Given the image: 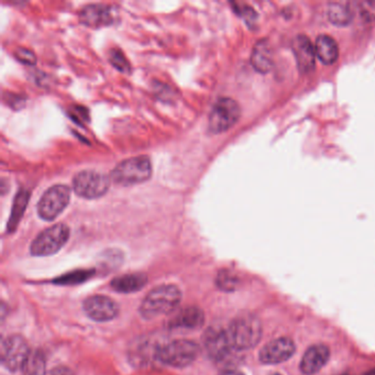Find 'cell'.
<instances>
[{
    "label": "cell",
    "mask_w": 375,
    "mask_h": 375,
    "mask_svg": "<svg viewBox=\"0 0 375 375\" xmlns=\"http://www.w3.org/2000/svg\"><path fill=\"white\" fill-rule=\"evenodd\" d=\"M147 283V276L143 273H129V274L114 278L110 285L116 292L129 294V293L138 292L143 289Z\"/></svg>",
    "instance_id": "cell-19"
},
{
    "label": "cell",
    "mask_w": 375,
    "mask_h": 375,
    "mask_svg": "<svg viewBox=\"0 0 375 375\" xmlns=\"http://www.w3.org/2000/svg\"><path fill=\"white\" fill-rule=\"evenodd\" d=\"M156 358L169 367H185L197 359L200 348L192 340L178 339L156 348Z\"/></svg>",
    "instance_id": "cell-3"
},
{
    "label": "cell",
    "mask_w": 375,
    "mask_h": 375,
    "mask_svg": "<svg viewBox=\"0 0 375 375\" xmlns=\"http://www.w3.org/2000/svg\"><path fill=\"white\" fill-rule=\"evenodd\" d=\"M315 51L317 58L326 65L334 64L339 58V47L336 40L327 34H322L317 38Z\"/></svg>",
    "instance_id": "cell-18"
},
{
    "label": "cell",
    "mask_w": 375,
    "mask_h": 375,
    "mask_svg": "<svg viewBox=\"0 0 375 375\" xmlns=\"http://www.w3.org/2000/svg\"><path fill=\"white\" fill-rule=\"evenodd\" d=\"M296 351L295 342L287 337L271 340L258 352V360L263 364H278L287 362Z\"/></svg>",
    "instance_id": "cell-11"
},
{
    "label": "cell",
    "mask_w": 375,
    "mask_h": 375,
    "mask_svg": "<svg viewBox=\"0 0 375 375\" xmlns=\"http://www.w3.org/2000/svg\"><path fill=\"white\" fill-rule=\"evenodd\" d=\"M251 65L256 72L267 74L273 67V51L267 39L258 40L251 53Z\"/></svg>",
    "instance_id": "cell-17"
},
{
    "label": "cell",
    "mask_w": 375,
    "mask_h": 375,
    "mask_svg": "<svg viewBox=\"0 0 375 375\" xmlns=\"http://www.w3.org/2000/svg\"><path fill=\"white\" fill-rule=\"evenodd\" d=\"M330 359V349L324 343H316L305 351L300 362V372L314 375L325 367Z\"/></svg>",
    "instance_id": "cell-13"
},
{
    "label": "cell",
    "mask_w": 375,
    "mask_h": 375,
    "mask_svg": "<svg viewBox=\"0 0 375 375\" xmlns=\"http://www.w3.org/2000/svg\"><path fill=\"white\" fill-rule=\"evenodd\" d=\"M292 49L300 73L309 74L313 72L316 66V51L309 36L298 34L293 40Z\"/></svg>",
    "instance_id": "cell-14"
},
{
    "label": "cell",
    "mask_w": 375,
    "mask_h": 375,
    "mask_svg": "<svg viewBox=\"0 0 375 375\" xmlns=\"http://www.w3.org/2000/svg\"><path fill=\"white\" fill-rule=\"evenodd\" d=\"M71 199V189L66 185H54L47 189L38 203V215L47 221H52L64 211Z\"/></svg>",
    "instance_id": "cell-8"
},
{
    "label": "cell",
    "mask_w": 375,
    "mask_h": 375,
    "mask_svg": "<svg viewBox=\"0 0 375 375\" xmlns=\"http://www.w3.org/2000/svg\"><path fill=\"white\" fill-rule=\"evenodd\" d=\"M360 14L365 21H372L375 19V3L372 1H362L359 3Z\"/></svg>",
    "instance_id": "cell-25"
},
{
    "label": "cell",
    "mask_w": 375,
    "mask_h": 375,
    "mask_svg": "<svg viewBox=\"0 0 375 375\" xmlns=\"http://www.w3.org/2000/svg\"><path fill=\"white\" fill-rule=\"evenodd\" d=\"M70 239V228L65 223H56L42 231L32 241L30 252L34 256H49L59 252Z\"/></svg>",
    "instance_id": "cell-5"
},
{
    "label": "cell",
    "mask_w": 375,
    "mask_h": 375,
    "mask_svg": "<svg viewBox=\"0 0 375 375\" xmlns=\"http://www.w3.org/2000/svg\"><path fill=\"white\" fill-rule=\"evenodd\" d=\"M47 369L45 356L42 351H31L23 367V375H45Z\"/></svg>",
    "instance_id": "cell-21"
},
{
    "label": "cell",
    "mask_w": 375,
    "mask_h": 375,
    "mask_svg": "<svg viewBox=\"0 0 375 375\" xmlns=\"http://www.w3.org/2000/svg\"><path fill=\"white\" fill-rule=\"evenodd\" d=\"M219 375H245L239 371H234V370H230V371H226V372L221 373Z\"/></svg>",
    "instance_id": "cell-29"
},
{
    "label": "cell",
    "mask_w": 375,
    "mask_h": 375,
    "mask_svg": "<svg viewBox=\"0 0 375 375\" xmlns=\"http://www.w3.org/2000/svg\"><path fill=\"white\" fill-rule=\"evenodd\" d=\"M204 346L208 356L216 361H223L234 352L225 329L209 328L204 335Z\"/></svg>",
    "instance_id": "cell-12"
},
{
    "label": "cell",
    "mask_w": 375,
    "mask_h": 375,
    "mask_svg": "<svg viewBox=\"0 0 375 375\" xmlns=\"http://www.w3.org/2000/svg\"><path fill=\"white\" fill-rule=\"evenodd\" d=\"M240 116L241 109L236 100L229 97L220 98L209 114V131L215 134H223L239 121Z\"/></svg>",
    "instance_id": "cell-7"
},
{
    "label": "cell",
    "mask_w": 375,
    "mask_h": 375,
    "mask_svg": "<svg viewBox=\"0 0 375 375\" xmlns=\"http://www.w3.org/2000/svg\"><path fill=\"white\" fill-rule=\"evenodd\" d=\"M205 323V314L202 309L195 306H189L180 311L171 320L172 328L187 329V330H197L203 327Z\"/></svg>",
    "instance_id": "cell-16"
},
{
    "label": "cell",
    "mask_w": 375,
    "mask_h": 375,
    "mask_svg": "<svg viewBox=\"0 0 375 375\" xmlns=\"http://www.w3.org/2000/svg\"><path fill=\"white\" fill-rule=\"evenodd\" d=\"M229 342L234 351H247L253 349L261 341L262 324L252 315L240 316L226 329Z\"/></svg>",
    "instance_id": "cell-2"
},
{
    "label": "cell",
    "mask_w": 375,
    "mask_h": 375,
    "mask_svg": "<svg viewBox=\"0 0 375 375\" xmlns=\"http://www.w3.org/2000/svg\"><path fill=\"white\" fill-rule=\"evenodd\" d=\"M109 61L114 65L117 70L120 72L127 73L130 71V64H129L128 60L125 59V56H123V53L118 49H112L109 52Z\"/></svg>",
    "instance_id": "cell-24"
},
{
    "label": "cell",
    "mask_w": 375,
    "mask_h": 375,
    "mask_svg": "<svg viewBox=\"0 0 375 375\" xmlns=\"http://www.w3.org/2000/svg\"><path fill=\"white\" fill-rule=\"evenodd\" d=\"M80 21L89 28H101L114 23L112 9L106 5H88L80 12Z\"/></svg>",
    "instance_id": "cell-15"
},
{
    "label": "cell",
    "mask_w": 375,
    "mask_h": 375,
    "mask_svg": "<svg viewBox=\"0 0 375 375\" xmlns=\"http://www.w3.org/2000/svg\"><path fill=\"white\" fill-rule=\"evenodd\" d=\"M271 375H282V374H280V373H273V374H271Z\"/></svg>",
    "instance_id": "cell-30"
},
{
    "label": "cell",
    "mask_w": 375,
    "mask_h": 375,
    "mask_svg": "<svg viewBox=\"0 0 375 375\" xmlns=\"http://www.w3.org/2000/svg\"><path fill=\"white\" fill-rule=\"evenodd\" d=\"M85 314L98 323H105L114 319L119 314V306L112 298L104 295H94L84 300Z\"/></svg>",
    "instance_id": "cell-10"
},
{
    "label": "cell",
    "mask_w": 375,
    "mask_h": 375,
    "mask_svg": "<svg viewBox=\"0 0 375 375\" xmlns=\"http://www.w3.org/2000/svg\"><path fill=\"white\" fill-rule=\"evenodd\" d=\"M29 196L30 195L25 191H20L18 193L16 199H14L12 217H10V221L8 223V230L9 228L14 230V227L19 223L20 218L23 217V211H25V207L28 206Z\"/></svg>",
    "instance_id": "cell-22"
},
{
    "label": "cell",
    "mask_w": 375,
    "mask_h": 375,
    "mask_svg": "<svg viewBox=\"0 0 375 375\" xmlns=\"http://www.w3.org/2000/svg\"><path fill=\"white\" fill-rule=\"evenodd\" d=\"M152 176V165L147 156H136L120 162L110 173V178L121 186L145 183Z\"/></svg>",
    "instance_id": "cell-4"
},
{
    "label": "cell",
    "mask_w": 375,
    "mask_h": 375,
    "mask_svg": "<svg viewBox=\"0 0 375 375\" xmlns=\"http://www.w3.org/2000/svg\"><path fill=\"white\" fill-rule=\"evenodd\" d=\"M182 300L181 289L176 285H160L154 287L142 300L140 316L151 320L171 314L178 309Z\"/></svg>",
    "instance_id": "cell-1"
},
{
    "label": "cell",
    "mask_w": 375,
    "mask_h": 375,
    "mask_svg": "<svg viewBox=\"0 0 375 375\" xmlns=\"http://www.w3.org/2000/svg\"><path fill=\"white\" fill-rule=\"evenodd\" d=\"M327 17L336 25H347L352 21V9L347 3H331L327 9Z\"/></svg>",
    "instance_id": "cell-20"
},
{
    "label": "cell",
    "mask_w": 375,
    "mask_h": 375,
    "mask_svg": "<svg viewBox=\"0 0 375 375\" xmlns=\"http://www.w3.org/2000/svg\"><path fill=\"white\" fill-rule=\"evenodd\" d=\"M28 342L25 338L14 335L1 343V363L12 372L23 370L27 359L30 356Z\"/></svg>",
    "instance_id": "cell-9"
},
{
    "label": "cell",
    "mask_w": 375,
    "mask_h": 375,
    "mask_svg": "<svg viewBox=\"0 0 375 375\" xmlns=\"http://www.w3.org/2000/svg\"><path fill=\"white\" fill-rule=\"evenodd\" d=\"M16 56H17V59L19 60V61L25 63V64L32 65L34 64L36 61L34 53L31 52V51L25 50V49H19V50L17 51V53H16Z\"/></svg>",
    "instance_id": "cell-27"
},
{
    "label": "cell",
    "mask_w": 375,
    "mask_h": 375,
    "mask_svg": "<svg viewBox=\"0 0 375 375\" xmlns=\"http://www.w3.org/2000/svg\"><path fill=\"white\" fill-rule=\"evenodd\" d=\"M50 375H75L72 370L66 367H58L53 370Z\"/></svg>",
    "instance_id": "cell-28"
},
{
    "label": "cell",
    "mask_w": 375,
    "mask_h": 375,
    "mask_svg": "<svg viewBox=\"0 0 375 375\" xmlns=\"http://www.w3.org/2000/svg\"><path fill=\"white\" fill-rule=\"evenodd\" d=\"M112 183L110 176L97 171H82L73 178V189L80 197L96 199L108 192Z\"/></svg>",
    "instance_id": "cell-6"
},
{
    "label": "cell",
    "mask_w": 375,
    "mask_h": 375,
    "mask_svg": "<svg viewBox=\"0 0 375 375\" xmlns=\"http://www.w3.org/2000/svg\"><path fill=\"white\" fill-rule=\"evenodd\" d=\"M239 278L230 271H221L217 276V285L226 292H232L238 287Z\"/></svg>",
    "instance_id": "cell-23"
},
{
    "label": "cell",
    "mask_w": 375,
    "mask_h": 375,
    "mask_svg": "<svg viewBox=\"0 0 375 375\" xmlns=\"http://www.w3.org/2000/svg\"><path fill=\"white\" fill-rule=\"evenodd\" d=\"M88 276V271H80V272L72 273L69 276H63V278H61V282L63 281L64 284L81 283V282L85 281Z\"/></svg>",
    "instance_id": "cell-26"
}]
</instances>
